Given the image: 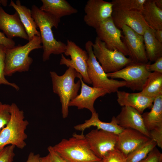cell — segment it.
<instances>
[{
  "label": "cell",
  "mask_w": 162,
  "mask_h": 162,
  "mask_svg": "<svg viewBox=\"0 0 162 162\" xmlns=\"http://www.w3.org/2000/svg\"><path fill=\"white\" fill-rule=\"evenodd\" d=\"M32 16L40 30V36L43 53L44 62L49 60L52 54L59 55L64 53L66 44L56 40L54 37L52 28H57L60 20L41 10L35 5H32L31 10Z\"/></svg>",
  "instance_id": "obj_1"
},
{
  "label": "cell",
  "mask_w": 162,
  "mask_h": 162,
  "mask_svg": "<svg viewBox=\"0 0 162 162\" xmlns=\"http://www.w3.org/2000/svg\"><path fill=\"white\" fill-rule=\"evenodd\" d=\"M10 118L7 124L0 131V151L8 145L22 149L26 145L25 133L28 121L24 120V112L15 103L10 106Z\"/></svg>",
  "instance_id": "obj_2"
},
{
  "label": "cell",
  "mask_w": 162,
  "mask_h": 162,
  "mask_svg": "<svg viewBox=\"0 0 162 162\" xmlns=\"http://www.w3.org/2000/svg\"><path fill=\"white\" fill-rule=\"evenodd\" d=\"M53 92L58 96L62 105V113L63 118H67L69 113V104L75 98L81 86L79 80L75 82L76 77L81 74L74 68L68 67L63 74L58 75L55 72H50Z\"/></svg>",
  "instance_id": "obj_3"
},
{
  "label": "cell",
  "mask_w": 162,
  "mask_h": 162,
  "mask_svg": "<svg viewBox=\"0 0 162 162\" xmlns=\"http://www.w3.org/2000/svg\"><path fill=\"white\" fill-rule=\"evenodd\" d=\"M52 147L68 162H94L101 160L91 150L83 133L74 134L69 139H63Z\"/></svg>",
  "instance_id": "obj_4"
},
{
  "label": "cell",
  "mask_w": 162,
  "mask_h": 162,
  "mask_svg": "<svg viewBox=\"0 0 162 162\" xmlns=\"http://www.w3.org/2000/svg\"><path fill=\"white\" fill-rule=\"evenodd\" d=\"M41 44L40 36H35L23 46L19 44L5 49V76H11L16 72L28 71L33 62L29 54L34 50L42 48Z\"/></svg>",
  "instance_id": "obj_5"
},
{
  "label": "cell",
  "mask_w": 162,
  "mask_h": 162,
  "mask_svg": "<svg viewBox=\"0 0 162 162\" xmlns=\"http://www.w3.org/2000/svg\"><path fill=\"white\" fill-rule=\"evenodd\" d=\"M93 43L88 40L85 44V48L88 55L87 73L93 87L104 88L108 94L117 92L118 88L125 86L124 81H118L110 79L95 56L93 52Z\"/></svg>",
  "instance_id": "obj_6"
},
{
  "label": "cell",
  "mask_w": 162,
  "mask_h": 162,
  "mask_svg": "<svg viewBox=\"0 0 162 162\" xmlns=\"http://www.w3.org/2000/svg\"><path fill=\"white\" fill-rule=\"evenodd\" d=\"M94 55L106 73L117 71L131 62L121 52L107 49L105 44L97 37L92 45Z\"/></svg>",
  "instance_id": "obj_7"
},
{
  "label": "cell",
  "mask_w": 162,
  "mask_h": 162,
  "mask_svg": "<svg viewBox=\"0 0 162 162\" xmlns=\"http://www.w3.org/2000/svg\"><path fill=\"white\" fill-rule=\"evenodd\" d=\"M148 63L131 62L120 70L114 73H107V75L111 79H123L126 82L125 86L133 91H141L151 73L147 67Z\"/></svg>",
  "instance_id": "obj_8"
},
{
  "label": "cell",
  "mask_w": 162,
  "mask_h": 162,
  "mask_svg": "<svg viewBox=\"0 0 162 162\" xmlns=\"http://www.w3.org/2000/svg\"><path fill=\"white\" fill-rule=\"evenodd\" d=\"M64 53L66 56H70L71 59L66 58L63 54H62L60 64L73 68L81 75L84 82L89 84H92L87 73V62L88 55L87 52L74 42L67 40Z\"/></svg>",
  "instance_id": "obj_9"
},
{
  "label": "cell",
  "mask_w": 162,
  "mask_h": 162,
  "mask_svg": "<svg viewBox=\"0 0 162 162\" xmlns=\"http://www.w3.org/2000/svg\"><path fill=\"white\" fill-rule=\"evenodd\" d=\"M97 37L108 49L117 50L128 56V50L122 40V31L115 25L112 17L103 21L95 29Z\"/></svg>",
  "instance_id": "obj_10"
},
{
  "label": "cell",
  "mask_w": 162,
  "mask_h": 162,
  "mask_svg": "<svg viewBox=\"0 0 162 162\" xmlns=\"http://www.w3.org/2000/svg\"><path fill=\"white\" fill-rule=\"evenodd\" d=\"M118 136L114 133L97 129L92 130L85 136L91 150L101 160L115 148Z\"/></svg>",
  "instance_id": "obj_11"
},
{
  "label": "cell",
  "mask_w": 162,
  "mask_h": 162,
  "mask_svg": "<svg viewBox=\"0 0 162 162\" xmlns=\"http://www.w3.org/2000/svg\"><path fill=\"white\" fill-rule=\"evenodd\" d=\"M121 29L123 32L122 40L129 53V58L131 62L136 63H147V58L142 35L136 32L126 25Z\"/></svg>",
  "instance_id": "obj_12"
},
{
  "label": "cell",
  "mask_w": 162,
  "mask_h": 162,
  "mask_svg": "<svg viewBox=\"0 0 162 162\" xmlns=\"http://www.w3.org/2000/svg\"><path fill=\"white\" fill-rule=\"evenodd\" d=\"M113 4L103 0H88L85 8L84 21L95 29L104 20L112 17Z\"/></svg>",
  "instance_id": "obj_13"
},
{
  "label": "cell",
  "mask_w": 162,
  "mask_h": 162,
  "mask_svg": "<svg viewBox=\"0 0 162 162\" xmlns=\"http://www.w3.org/2000/svg\"><path fill=\"white\" fill-rule=\"evenodd\" d=\"M112 18L118 28L121 29L123 25H126L142 35L146 30L150 27L140 11L113 9Z\"/></svg>",
  "instance_id": "obj_14"
},
{
  "label": "cell",
  "mask_w": 162,
  "mask_h": 162,
  "mask_svg": "<svg viewBox=\"0 0 162 162\" xmlns=\"http://www.w3.org/2000/svg\"><path fill=\"white\" fill-rule=\"evenodd\" d=\"M78 78L81 82V91L80 94L70 101L69 106H75L78 109L88 110L92 113L96 112L94 104L97 99L108 94L107 91L103 88L91 87L86 84L81 75Z\"/></svg>",
  "instance_id": "obj_15"
},
{
  "label": "cell",
  "mask_w": 162,
  "mask_h": 162,
  "mask_svg": "<svg viewBox=\"0 0 162 162\" xmlns=\"http://www.w3.org/2000/svg\"><path fill=\"white\" fill-rule=\"evenodd\" d=\"M0 30L9 38L19 37L29 40L28 35L16 11L13 14L7 13L0 7Z\"/></svg>",
  "instance_id": "obj_16"
},
{
  "label": "cell",
  "mask_w": 162,
  "mask_h": 162,
  "mask_svg": "<svg viewBox=\"0 0 162 162\" xmlns=\"http://www.w3.org/2000/svg\"><path fill=\"white\" fill-rule=\"evenodd\" d=\"M150 138L136 130L124 129L118 135L115 148L127 156Z\"/></svg>",
  "instance_id": "obj_17"
},
{
  "label": "cell",
  "mask_w": 162,
  "mask_h": 162,
  "mask_svg": "<svg viewBox=\"0 0 162 162\" xmlns=\"http://www.w3.org/2000/svg\"><path fill=\"white\" fill-rule=\"evenodd\" d=\"M116 118L118 124L123 129L136 130L150 138L149 132L145 127L142 114L135 109L128 106H122Z\"/></svg>",
  "instance_id": "obj_18"
},
{
  "label": "cell",
  "mask_w": 162,
  "mask_h": 162,
  "mask_svg": "<svg viewBox=\"0 0 162 162\" xmlns=\"http://www.w3.org/2000/svg\"><path fill=\"white\" fill-rule=\"evenodd\" d=\"M116 93L117 100L120 106L132 107L141 114L146 109L152 108L155 99L146 96L140 92L130 93L118 90Z\"/></svg>",
  "instance_id": "obj_19"
},
{
  "label": "cell",
  "mask_w": 162,
  "mask_h": 162,
  "mask_svg": "<svg viewBox=\"0 0 162 162\" xmlns=\"http://www.w3.org/2000/svg\"><path fill=\"white\" fill-rule=\"evenodd\" d=\"M92 126L97 127V129L112 133L118 135L123 130L118 124L116 118L113 116L109 122H102L99 118L98 114L95 112L92 113L91 117L85 121L82 124L76 125L74 127L76 130L83 132Z\"/></svg>",
  "instance_id": "obj_20"
},
{
  "label": "cell",
  "mask_w": 162,
  "mask_h": 162,
  "mask_svg": "<svg viewBox=\"0 0 162 162\" xmlns=\"http://www.w3.org/2000/svg\"><path fill=\"white\" fill-rule=\"evenodd\" d=\"M42 3L39 9L60 20L63 16H70L78 12V10L73 7L65 0H41Z\"/></svg>",
  "instance_id": "obj_21"
},
{
  "label": "cell",
  "mask_w": 162,
  "mask_h": 162,
  "mask_svg": "<svg viewBox=\"0 0 162 162\" xmlns=\"http://www.w3.org/2000/svg\"><path fill=\"white\" fill-rule=\"evenodd\" d=\"M9 6L12 7L18 13L28 35V41L35 36H40V32L37 30L38 27L32 16L31 10L22 5L19 0H16L15 3L11 0Z\"/></svg>",
  "instance_id": "obj_22"
},
{
  "label": "cell",
  "mask_w": 162,
  "mask_h": 162,
  "mask_svg": "<svg viewBox=\"0 0 162 162\" xmlns=\"http://www.w3.org/2000/svg\"><path fill=\"white\" fill-rule=\"evenodd\" d=\"M151 111L142 115L145 127L149 132L162 127V95L154 99Z\"/></svg>",
  "instance_id": "obj_23"
},
{
  "label": "cell",
  "mask_w": 162,
  "mask_h": 162,
  "mask_svg": "<svg viewBox=\"0 0 162 162\" xmlns=\"http://www.w3.org/2000/svg\"><path fill=\"white\" fill-rule=\"evenodd\" d=\"M155 31L149 27L143 35L146 55L150 62H154L162 57V43L155 38Z\"/></svg>",
  "instance_id": "obj_24"
},
{
  "label": "cell",
  "mask_w": 162,
  "mask_h": 162,
  "mask_svg": "<svg viewBox=\"0 0 162 162\" xmlns=\"http://www.w3.org/2000/svg\"><path fill=\"white\" fill-rule=\"evenodd\" d=\"M141 13L150 28L155 30L162 29V9L156 5L154 0H146Z\"/></svg>",
  "instance_id": "obj_25"
},
{
  "label": "cell",
  "mask_w": 162,
  "mask_h": 162,
  "mask_svg": "<svg viewBox=\"0 0 162 162\" xmlns=\"http://www.w3.org/2000/svg\"><path fill=\"white\" fill-rule=\"evenodd\" d=\"M147 97L155 98L162 95V73L151 72L140 92Z\"/></svg>",
  "instance_id": "obj_26"
},
{
  "label": "cell",
  "mask_w": 162,
  "mask_h": 162,
  "mask_svg": "<svg viewBox=\"0 0 162 162\" xmlns=\"http://www.w3.org/2000/svg\"><path fill=\"white\" fill-rule=\"evenodd\" d=\"M157 146L156 142L150 139L130 153L126 157L127 162H140L145 158Z\"/></svg>",
  "instance_id": "obj_27"
},
{
  "label": "cell",
  "mask_w": 162,
  "mask_h": 162,
  "mask_svg": "<svg viewBox=\"0 0 162 162\" xmlns=\"http://www.w3.org/2000/svg\"><path fill=\"white\" fill-rule=\"evenodd\" d=\"M146 0H113V9L142 11Z\"/></svg>",
  "instance_id": "obj_28"
},
{
  "label": "cell",
  "mask_w": 162,
  "mask_h": 162,
  "mask_svg": "<svg viewBox=\"0 0 162 162\" xmlns=\"http://www.w3.org/2000/svg\"><path fill=\"white\" fill-rule=\"evenodd\" d=\"M5 49L4 46L0 45V85L4 84L14 88L17 91H18L20 89L18 86L15 83L9 82L5 77Z\"/></svg>",
  "instance_id": "obj_29"
},
{
  "label": "cell",
  "mask_w": 162,
  "mask_h": 162,
  "mask_svg": "<svg viewBox=\"0 0 162 162\" xmlns=\"http://www.w3.org/2000/svg\"><path fill=\"white\" fill-rule=\"evenodd\" d=\"M101 161L102 162H127L126 157L116 148L109 152Z\"/></svg>",
  "instance_id": "obj_30"
},
{
  "label": "cell",
  "mask_w": 162,
  "mask_h": 162,
  "mask_svg": "<svg viewBox=\"0 0 162 162\" xmlns=\"http://www.w3.org/2000/svg\"><path fill=\"white\" fill-rule=\"evenodd\" d=\"M10 105L0 101V131L9 122L10 118Z\"/></svg>",
  "instance_id": "obj_31"
},
{
  "label": "cell",
  "mask_w": 162,
  "mask_h": 162,
  "mask_svg": "<svg viewBox=\"0 0 162 162\" xmlns=\"http://www.w3.org/2000/svg\"><path fill=\"white\" fill-rule=\"evenodd\" d=\"M15 147L9 145L4 147L0 151V162H13L15 155Z\"/></svg>",
  "instance_id": "obj_32"
},
{
  "label": "cell",
  "mask_w": 162,
  "mask_h": 162,
  "mask_svg": "<svg viewBox=\"0 0 162 162\" xmlns=\"http://www.w3.org/2000/svg\"><path fill=\"white\" fill-rule=\"evenodd\" d=\"M162 154L156 147L144 159L140 162H161Z\"/></svg>",
  "instance_id": "obj_33"
},
{
  "label": "cell",
  "mask_w": 162,
  "mask_h": 162,
  "mask_svg": "<svg viewBox=\"0 0 162 162\" xmlns=\"http://www.w3.org/2000/svg\"><path fill=\"white\" fill-rule=\"evenodd\" d=\"M150 138L156 143L157 145L162 148V127L156 128L149 132Z\"/></svg>",
  "instance_id": "obj_34"
},
{
  "label": "cell",
  "mask_w": 162,
  "mask_h": 162,
  "mask_svg": "<svg viewBox=\"0 0 162 162\" xmlns=\"http://www.w3.org/2000/svg\"><path fill=\"white\" fill-rule=\"evenodd\" d=\"M147 67L151 72L153 71L162 73V57L158 58L152 64H151V62H148Z\"/></svg>",
  "instance_id": "obj_35"
},
{
  "label": "cell",
  "mask_w": 162,
  "mask_h": 162,
  "mask_svg": "<svg viewBox=\"0 0 162 162\" xmlns=\"http://www.w3.org/2000/svg\"><path fill=\"white\" fill-rule=\"evenodd\" d=\"M15 44L12 39L7 38L3 32L0 31V45L4 46L6 49H9L14 47Z\"/></svg>",
  "instance_id": "obj_36"
},
{
  "label": "cell",
  "mask_w": 162,
  "mask_h": 162,
  "mask_svg": "<svg viewBox=\"0 0 162 162\" xmlns=\"http://www.w3.org/2000/svg\"><path fill=\"white\" fill-rule=\"evenodd\" d=\"M47 150L51 157V162H68L54 150L52 146H49Z\"/></svg>",
  "instance_id": "obj_37"
},
{
  "label": "cell",
  "mask_w": 162,
  "mask_h": 162,
  "mask_svg": "<svg viewBox=\"0 0 162 162\" xmlns=\"http://www.w3.org/2000/svg\"><path fill=\"white\" fill-rule=\"evenodd\" d=\"M40 158L39 154H35L31 152L29 153L26 162H40Z\"/></svg>",
  "instance_id": "obj_38"
},
{
  "label": "cell",
  "mask_w": 162,
  "mask_h": 162,
  "mask_svg": "<svg viewBox=\"0 0 162 162\" xmlns=\"http://www.w3.org/2000/svg\"><path fill=\"white\" fill-rule=\"evenodd\" d=\"M154 35L158 40L162 43V29L155 30Z\"/></svg>",
  "instance_id": "obj_39"
},
{
  "label": "cell",
  "mask_w": 162,
  "mask_h": 162,
  "mask_svg": "<svg viewBox=\"0 0 162 162\" xmlns=\"http://www.w3.org/2000/svg\"><path fill=\"white\" fill-rule=\"evenodd\" d=\"M40 162H51V158L49 153L46 156L40 158Z\"/></svg>",
  "instance_id": "obj_40"
},
{
  "label": "cell",
  "mask_w": 162,
  "mask_h": 162,
  "mask_svg": "<svg viewBox=\"0 0 162 162\" xmlns=\"http://www.w3.org/2000/svg\"><path fill=\"white\" fill-rule=\"evenodd\" d=\"M156 5L159 8L162 9V0H154Z\"/></svg>",
  "instance_id": "obj_41"
},
{
  "label": "cell",
  "mask_w": 162,
  "mask_h": 162,
  "mask_svg": "<svg viewBox=\"0 0 162 162\" xmlns=\"http://www.w3.org/2000/svg\"><path fill=\"white\" fill-rule=\"evenodd\" d=\"M1 4L4 6H6L7 5L8 2L7 0H0Z\"/></svg>",
  "instance_id": "obj_42"
},
{
  "label": "cell",
  "mask_w": 162,
  "mask_h": 162,
  "mask_svg": "<svg viewBox=\"0 0 162 162\" xmlns=\"http://www.w3.org/2000/svg\"><path fill=\"white\" fill-rule=\"evenodd\" d=\"M102 162V161H101V160H100V161H96V162Z\"/></svg>",
  "instance_id": "obj_43"
},
{
  "label": "cell",
  "mask_w": 162,
  "mask_h": 162,
  "mask_svg": "<svg viewBox=\"0 0 162 162\" xmlns=\"http://www.w3.org/2000/svg\"><path fill=\"white\" fill-rule=\"evenodd\" d=\"M1 4V1L0 0V4Z\"/></svg>",
  "instance_id": "obj_44"
},
{
  "label": "cell",
  "mask_w": 162,
  "mask_h": 162,
  "mask_svg": "<svg viewBox=\"0 0 162 162\" xmlns=\"http://www.w3.org/2000/svg\"></svg>",
  "instance_id": "obj_45"
}]
</instances>
